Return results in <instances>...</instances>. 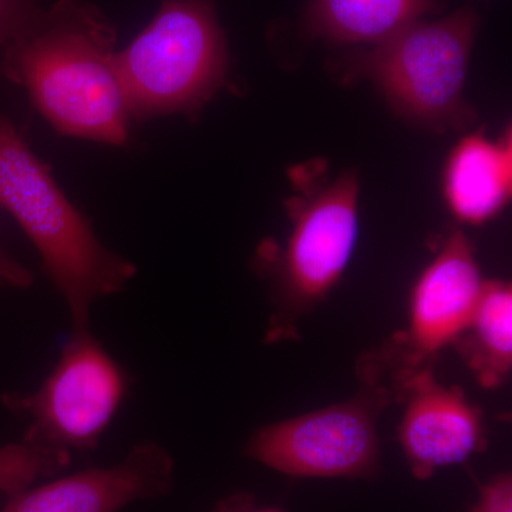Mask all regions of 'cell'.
I'll list each match as a JSON object with an SVG mask.
<instances>
[{
  "label": "cell",
  "mask_w": 512,
  "mask_h": 512,
  "mask_svg": "<svg viewBox=\"0 0 512 512\" xmlns=\"http://www.w3.org/2000/svg\"><path fill=\"white\" fill-rule=\"evenodd\" d=\"M117 33L92 3L37 9L0 60L56 133L126 146L131 117L121 87Z\"/></svg>",
  "instance_id": "6da1fadb"
},
{
  "label": "cell",
  "mask_w": 512,
  "mask_h": 512,
  "mask_svg": "<svg viewBox=\"0 0 512 512\" xmlns=\"http://www.w3.org/2000/svg\"><path fill=\"white\" fill-rule=\"evenodd\" d=\"M0 208L35 245L43 269L66 302L73 329L87 328L94 303L123 291L136 266L101 244L49 167L12 121L0 116Z\"/></svg>",
  "instance_id": "7a4b0ae2"
},
{
  "label": "cell",
  "mask_w": 512,
  "mask_h": 512,
  "mask_svg": "<svg viewBox=\"0 0 512 512\" xmlns=\"http://www.w3.org/2000/svg\"><path fill=\"white\" fill-rule=\"evenodd\" d=\"M131 120L194 117L225 82L228 47L210 0H163L136 39L117 52Z\"/></svg>",
  "instance_id": "3957f363"
},
{
  "label": "cell",
  "mask_w": 512,
  "mask_h": 512,
  "mask_svg": "<svg viewBox=\"0 0 512 512\" xmlns=\"http://www.w3.org/2000/svg\"><path fill=\"white\" fill-rule=\"evenodd\" d=\"M478 19L471 8L410 23L363 59V69L407 119L441 130L471 120L464 100Z\"/></svg>",
  "instance_id": "277c9868"
},
{
  "label": "cell",
  "mask_w": 512,
  "mask_h": 512,
  "mask_svg": "<svg viewBox=\"0 0 512 512\" xmlns=\"http://www.w3.org/2000/svg\"><path fill=\"white\" fill-rule=\"evenodd\" d=\"M130 382L89 328L73 329L56 365L32 393L3 394L2 403L29 417L23 439L53 453L92 450L119 412Z\"/></svg>",
  "instance_id": "5b68a950"
},
{
  "label": "cell",
  "mask_w": 512,
  "mask_h": 512,
  "mask_svg": "<svg viewBox=\"0 0 512 512\" xmlns=\"http://www.w3.org/2000/svg\"><path fill=\"white\" fill-rule=\"evenodd\" d=\"M365 389L348 402L279 421L252 434L245 454L293 477L369 478L379 471L376 420L392 389L362 365Z\"/></svg>",
  "instance_id": "8992f818"
},
{
  "label": "cell",
  "mask_w": 512,
  "mask_h": 512,
  "mask_svg": "<svg viewBox=\"0 0 512 512\" xmlns=\"http://www.w3.org/2000/svg\"><path fill=\"white\" fill-rule=\"evenodd\" d=\"M484 284L470 241L454 232L414 286L409 328L384 355L372 359L382 372L392 373L393 389L431 370L437 353L464 332Z\"/></svg>",
  "instance_id": "52a82bcc"
},
{
  "label": "cell",
  "mask_w": 512,
  "mask_h": 512,
  "mask_svg": "<svg viewBox=\"0 0 512 512\" xmlns=\"http://www.w3.org/2000/svg\"><path fill=\"white\" fill-rule=\"evenodd\" d=\"M359 185L346 173L309 200L292 204L293 229L279 262V306L301 313L336 285L355 251L359 234Z\"/></svg>",
  "instance_id": "ba28073f"
},
{
  "label": "cell",
  "mask_w": 512,
  "mask_h": 512,
  "mask_svg": "<svg viewBox=\"0 0 512 512\" xmlns=\"http://www.w3.org/2000/svg\"><path fill=\"white\" fill-rule=\"evenodd\" d=\"M174 461L163 446L144 441L119 464L89 468L26 488L0 512H119L136 501L161 497L173 485Z\"/></svg>",
  "instance_id": "9c48e42d"
},
{
  "label": "cell",
  "mask_w": 512,
  "mask_h": 512,
  "mask_svg": "<svg viewBox=\"0 0 512 512\" xmlns=\"http://www.w3.org/2000/svg\"><path fill=\"white\" fill-rule=\"evenodd\" d=\"M394 394L407 402L400 443L414 477L426 480L483 450L480 413L463 392L434 382L431 370L404 380Z\"/></svg>",
  "instance_id": "30bf717a"
},
{
  "label": "cell",
  "mask_w": 512,
  "mask_h": 512,
  "mask_svg": "<svg viewBox=\"0 0 512 512\" xmlns=\"http://www.w3.org/2000/svg\"><path fill=\"white\" fill-rule=\"evenodd\" d=\"M511 133L491 141L484 131L464 137L444 168V195L451 212L468 224H483L510 201Z\"/></svg>",
  "instance_id": "8fae6325"
},
{
  "label": "cell",
  "mask_w": 512,
  "mask_h": 512,
  "mask_svg": "<svg viewBox=\"0 0 512 512\" xmlns=\"http://www.w3.org/2000/svg\"><path fill=\"white\" fill-rule=\"evenodd\" d=\"M436 6L437 0H311L308 26L340 45H379Z\"/></svg>",
  "instance_id": "7c38bea8"
},
{
  "label": "cell",
  "mask_w": 512,
  "mask_h": 512,
  "mask_svg": "<svg viewBox=\"0 0 512 512\" xmlns=\"http://www.w3.org/2000/svg\"><path fill=\"white\" fill-rule=\"evenodd\" d=\"M458 352L484 387H497L512 363V292L504 282H485L467 328L456 340Z\"/></svg>",
  "instance_id": "4fadbf2b"
},
{
  "label": "cell",
  "mask_w": 512,
  "mask_h": 512,
  "mask_svg": "<svg viewBox=\"0 0 512 512\" xmlns=\"http://www.w3.org/2000/svg\"><path fill=\"white\" fill-rule=\"evenodd\" d=\"M70 458L22 439L0 447V493L9 497L29 488L37 478L56 476Z\"/></svg>",
  "instance_id": "5bb4252c"
},
{
  "label": "cell",
  "mask_w": 512,
  "mask_h": 512,
  "mask_svg": "<svg viewBox=\"0 0 512 512\" xmlns=\"http://www.w3.org/2000/svg\"><path fill=\"white\" fill-rule=\"evenodd\" d=\"M37 0H0V60L20 30L35 15Z\"/></svg>",
  "instance_id": "9a60e30c"
},
{
  "label": "cell",
  "mask_w": 512,
  "mask_h": 512,
  "mask_svg": "<svg viewBox=\"0 0 512 512\" xmlns=\"http://www.w3.org/2000/svg\"><path fill=\"white\" fill-rule=\"evenodd\" d=\"M471 512H512L510 474H501L481 488L480 498Z\"/></svg>",
  "instance_id": "2e32d148"
},
{
  "label": "cell",
  "mask_w": 512,
  "mask_h": 512,
  "mask_svg": "<svg viewBox=\"0 0 512 512\" xmlns=\"http://www.w3.org/2000/svg\"><path fill=\"white\" fill-rule=\"evenodd\" d=\"M33 281L32 271L13 259L0 244V288L29 289Z\"/></svg>",
  "instance_id": "e0dca14e"
},
{
  "label": "cell",
  "mask_w": 512,
  "mask_h": 512,
  "mask_svg": "<svg viewBox=\"0 0 512 512\" xmlns=\"http://www.w3.org/2000/svg\"><path fill=\"white\" fill-rule=\"evenodd\" d=\"M214 512H284L278 508L256 507L247 495H237L218 505Z\"/></svg>",
  "instance_id": "ac0fdd59"
}]
</instances>
